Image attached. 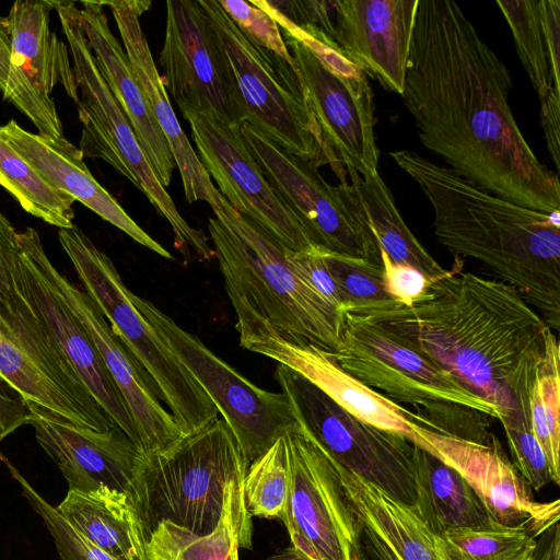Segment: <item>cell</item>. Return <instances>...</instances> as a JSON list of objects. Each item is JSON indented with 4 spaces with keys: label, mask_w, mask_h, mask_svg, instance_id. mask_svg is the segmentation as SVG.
I'll return each mask as SVG.
<instances>
[{
    "label": "cell",
    "mask_w": 560,
    "mask_h": 560,
    "mask_svg": "<svg viewBox=\"0 0 560 560\" xmlns=\"http://www.w3.org/2000/svg\"><path fill=\"white\" fill-rule=\"evenodd\" d=\"M512 75L452 0H418L401 97L421 143L480 188L518 206L560 210V183L510 105Z\"/></svg>",
    "instance_id": "6da1fadb"
},
{
    "label": "cell",
    "mask_w": 560,
    "mask_h": 560,
    "mask_svg": "<svg viewBox=\"0 0 560 560\" xmlns=\"http://www.w3.org/2000/svg\"><path fill=\"white\" fill-rule=\"evenodd\" d=\"M342 312L396 335L492 404L499 420L514 409L517 385L549 327L512 285L456 268L434 278L411 306L388 300Z\"/></svg>",
    "instance_id": "7a4b0ae2"
},
{
    "label": "cell",
    "mask_w": 560,
    "mask_h": 560,
    "mask_svg": "<svg viewBox=\"0 0 560 560\" xmlns=\"http://www.w3.org/2000/svg\"><path fill=\"white\" fill-rule=\"evenodd\" d=\"M390 156L429 200L439 242L456 257L481 261L559 329L560 212L504 200L415 151Z\"/></svg>",
    "instance_id": "3957f363"
},
{
    "label": "cell",
    "mask_w": 560,
    "mask_h": 560,
    "mask_svg": "<svg viewBox=\"0 0 560 560\" xmlns=\"http://www.w3.org/2000/svg\"><path fill=\"white\" fill-rule=\"evenodd\" d=\"M211 209L208 232L240 341L272 331L336 352L342 314L293 271L287 247L220 192Z\"/></svg>",
    "instance_id": "277c9868"
},
{
    "label": "cell",
    "mask_w": 560,
    "mask_h": 560,
    "mask_svg": "<svg viewBox=\"0 0 560 560\" xmlns=\"http://www.w3.org/2000/svg\"><path fill=\"white\" fill-rule=\"evenodd\" d=\"M247 467L222 418L160 451L142 454L133 505L147 538L163 521L198 535L211 533L220 521L229 483L243 477Z\"/></svg>",
    "instance_id": "5b68a950"
},
{
    "label": "cell",
    "mask_w": 560,
    "mask_h": 560,
    "mask_svg": "<svg viewBox=\"0 0 560 560\" xmlns=\"http://www.w3.org/2000/svg\"><path fill=\"white\" fill-rule=\"evenodd\" d=\"M58 240L112 330L136 360L182 435L202 430L219 411L149 319L137 308L110 258L75 225L60 229Z\"/></svg>",
    "instance_id": "8992f818"
},
{
    "label": "cell",
    "mask_w": 560,
    "mask_h": 560,
    "mask_svg": "<svg viewBox=\"0 0 560 560\" xmlns=\"http://www.w3.org/2000/svg\"><path fill=\"white\" fill-rule=\"evenodd\" d=\"M54 10L72 60L77 82L73 102L83 127L79 147L83 156L105 161L131 182L170 223L175 246L188 256L192 249L200 260L210 261L214 252L208 238L202 231L190 226L177 210L102 77L83 32L80 9L73 2L54 1Z\"/></svg>",
    "instance_id": "52a82bcc"
},
{
    "label": "cell",
    "mask_w": 560,
    "mask_h": 560,
    "mask_svg": "<svg viewBox=\"0 0 560 560\" xmlns=\"http://www.w3.org/2000/svg\"><path fill=\"white\" fill-rule=\"evenodd\" d=\"M235 93L241 121L318 167L335 168L296 66L249 40L218 0H198Z\"/></svg>",
    "instance_id": "ba28073f"
},
{
    "label": "cell",
    "mask_w": 560,
    "mask_h": 560,
    "mask_svg": "<svg viewBox=\"0 0 560 560\" xmlns=\"http://www.w3.org/2000/svg\"><path fill=\"white\" fill-rule=\"evenodd\" d=\"M275 377L299 427L336 463L389 498L415 506L411 441L359 420L284 365L278 364Z\"/></svg>",
    "instance_id": "9c48e42d"
},
{
    "label": "cell",
    "mask_w": 560,
    "mask_h": 560,
    "mask_svg": "<svg viewBox=\"0 0 560 560\" xmlns=\"http://www.w3.org/2000/svg\"><path fill=\"white\" fill-rule=\"evenodd\" d=\"M247 147L277 196L315 247L382 265L378 242L350 184H328L313 162L294 155L248 124Z\"/></svg>",
    "instance_id": "30bf717a"
},
{
    "label": "cell",
    "mask_w": 560,
    "mask_h": 560,
    "mask_svg": "<svg viewBox=\"0 0 560 560\" xmlns=\"http://www.w3.org/2000/svg\"><path fill=\"white\" fill-rule=\"evenodd\" d=\"M131 299L209 396L248 465L298 427L282 392L256 386L151 301L135 293Z\"/></svg>",
    "instance_id": "8fae6325"
},
{
    "label": "cell",
    "mask_w": 560,
    "mask_h": 560,
    "mask_svg": "<svg viewBox=\"0 0 560 560\" xmlns=\"http://www.w3.org/2000/svg\"><path fill=\"white\" fill-rule=\"evenodd\" d=\"M334 355L342 369L393 401L429 413L457 405L499 420L498 409L467 390L421 352L376 323L342 312L340 343Z\"/></svg>",
    "instance_id": "7c38bea8"
},
{
    "label": "cell",
    "mask_w": 560,
    "mask_h": 560,
    "mask_svg": "<svg viewBox=\"0 0 560 560\" xmlns=\"http://www.w3.org/2000/svg\"><path fill=\"white\" fill-rule=\"evenodd\" d=\"M0 378L31 401L75 424L116 427L94 400L46 330L28 298L0 293Z\"/></svg>",
    "instance_id": "4fadbf2b"
},
{
    "label": "cell",
    "mask_w": 560,
    "mask_h": 560,
    "mask_svg": "<svg viewBox=\"0 0 560 560\" xmlns=\"http://www.w3.org/2000/svg\"><path fill=\"white\" fill-rule=\"evenodd\" d=\"M284 438L289 492L280 520L290 545L311 560H361L362 526L334 458L299 424Z\"/></svg>",
    "instance_id": "5bb4252c"
},
{
    "label": "cell",
    "mask_w": 560,
    "mask_h": 560,
    "mask_svg": "<svg viewBox=\"0 0 560 560\" xmlns=\"http://www.w3.org/2000/svg\"><path fill=\"white\" fill-rule=\"evenodd\" d=\"M198 156L223 198L283 246L294 252L315 247L277 196L242 135L241 126L217 114L187 112Z\"/></svg>",
    "instance_id": "9a60e30c"
},
{
    "label": "cell",
    "mask_w": 560,
    "mask_h": 560,
    "mask_svg": "<svg viewBox=\"0 0 560 560\" xmlns=\"http://www.w3.org/2000/svg\"><path fill=\"white\" fill-rule=\"evenodd\" d=\"M52 10L48 0H19L10 8L11 68L3 97L39 135L60 139L63 128L50 94L59 84L73 101L77 82L68 45L50 28Z\"/></svg>",
    "instance_id": "2e32d148"
},
{
    "label": "cell",
    "mask_w": 560,
    "mask_h": 560,
    "mask_svg": "<svg viewBox=\"0 0 560 560\" xmlns=\"http://www.w3.org/2000/svg\"><path fill=\"white\" fill-rule=\"evenodd\" d=\"M284 38L338 178L347 183L350 170L361 176L378 173L373 94L366 75H339L301 43Z\"/></svg>",
    "instance_id": "e0dca14e"
},
{
    "label": "cell",
    "mask_w": 560,
    "mask_h": 560,
    "mask_svg": "<svg viewBox=\"0 0 560 560\" xmlns=\"http://www.w3.org/2000/svg\"><path fill=\"white\" fill-rule=\"evenodd\" d=\"M44 269L56 291L83 325L119 389L133 420L139 450L154 453L182 436L174 418L165 409L144 372L112 330L94 301L62 275L48 258L38 232L26 228L18 232Z\"/></svg>",
    "instance_id": "ac0fdd59"
},
{
    "label": "cell",
    "mask_w": 560,
    "mask_h": 560,
    "mask_svg": "<svg viewBox=\"0 0 560 560\" xmlns=\"http://www.w3.org/2000/svg\"><path fill=\"white\" fill-rule=\"evenodd\" d=\"M159 55L167 93L187 112L217 114L242 125L225 63L198 0H168Z\"/></svg>",
    "instance_id": "d6986e66"
},
{
    "label": "cell",
    "mask_w": 560,
    "mask_h": 560,
    "mask_svg": "<svg viewBox=\"0 0 560 560\" xmlns=\"http://www.w3.org/2000/svg\"><path fill=\"white\" fill-rule=\"evenodd\" d=\"M420 445L456 469L491 518L504 526H525L540 537L559 523L560 501L538 502L493 434L487 444L446 435L413 424Z\"/></svg>",
    "instance_id": "ffe728a7"
},
{
    "label": "cell",
    "mask_w": 560,
    "mask_h": 560,
    "mask_svg": "<svg viewBox=\"0 0 560 560\" xmlns=\"http://www.w3.org/2000/svg\"><path fill=\"white\" fill-rule=\"evenodd\" d=\"M27 402L36 441L59 468L68 490L91 491L105 486L126 493L133 502L142 453L118 427L98 432Z\"/></svg>",
    "instance_id": "44dd1931"
},
{
    "label": "cell",
    "mask_w": 560,
    "mask_h": 560,
    "mask_svg": "<svg viewBox=\"0 0 560 560\" xmlns=\"http://www.w3.org/2000/svg\"><path fill=\"white\" fill-rule=\"evenodd\" d=\"M240 345L299 373L359 420L415 441L413 424L421 423L420 415L402 408L351 375L340 366L334 352L304 340H289L272 331L252 336Z\"/></svg>",
    "instance_id": "7402d4cb"
},
{
    "label": "cell",
    "mask_w": 560,
    "mask_h": 560,
    "mask_svg": "<svg viewBox=\"0 0 560 560\" xmlns=\"http://www.w3.org/2000/svg\"><path fill=\"white\" fill-rule=\"evenodd\" d=\"M418 0H338L332 39L383 89L404 92Z\"/></svg>",
    "instance_id": "603a6c76"
},
{
    "label": "cell",
    "mask_w": 560,
    "mask_h": 560,
    "mask_svg": "<svg viewBox=\"0 0 560 560\" xmlns=\"http://www.w3.org/2000/svg\"><path fill=\"white\" fill-rule=\"evenodd\" d=\"M19 246L23 289L46 330L94 400L139 448L129 409L88 331L58 294L28 248L21 242Z\"/></svg>",
    "instance_id": "cb8c5ba5"
},
{
    "label": "cell",
    "mask_w": 560,
    "mask_h": 560,
    "mask_svg": "<svg viewBox=\"0 0 560 560\" xmlns=\"http://www.w3.org/2000/svg\"><path fill=\"white\" fill-rule=\"evenodd\" d=\"M116 23L121 44L132 71L149 102L154 120L163 132L175 165L179 171L184 195L189 203L206 201L212 208L219 190L185 135L162 75L153 60L140 16L150 9V1H105Z\"/></svg>",
    "instance_id": "d4e9b609"
},
{
    "label": "cell",
    "mask_w": 560,
    "mask_h": 560,
    "mask_svg": "<svg viewBox=\"0 0 560 560\" xmlns=\"http://www.w3.org/2000/svg\"><path fill=\"white\" fill-rule=\"evenodd\" d=\"M1 136L51 186L80 201L138 244L163 258L171 253L141 229L118 201L94 178L79 148L65 137L57 139L23 129L14 119L0 126Z\"/></svg>",
    "instance_id": "484cf974"
},
{
    "label": "cell",
    "mask_w": 560,
    "mask_h": 560,
    "mask_svg": "<svg viewBox=\"0 0 560 560\" xmlns=\"http://www.w3.org/2000/svg\"><path fill=\"white\" fill-rule=\"evenodd\" d=\"M104 7L105 1L82 2L80 18L83 32L102 77L128 118L158 179L166 187L176 166L172 152L153 118L124 47L109 27Z\"/></svg>",
    "instance_id": "4316f807"
},
{
    "label": "cell",
    "mask_w": 560,
    "mask_h": 560,
    "mask_svg": "<svg viewBox=\"0 0 560 560\" xmlns=\"http://www.w3.org/2000/svg\"><path fill=\"white\" fill-rule=\"evenodd\" d=\"M336 466L359 523L375 533L399 560H450L441 537L429 528L412 506L389 498L338 463Z\"/></svg>",
    "instance_id": "83f0119b"
},
{
    "label": "cell",
    "mask_w": 560,
    "mask_h": 560,
    "mask_svg": "<svg viewBox=\"0 0 560 560\" xmlns=\"http://www.w3.org/2000/svg\"><path fill=\"white\" fill-rule=\"evenodd\" d=\"M57 511L88 540L117 560H149L148 538L132 500L102 486L68 490Z\"/></svg>",
    "instance_id": "f1b7e54d"
},
{
    "label": "cell",
    "mask_w": 560,
    "mask_h": 560,
    "mask_svg": "<svg viewBox=\"0 0 560 560\" xmlns=\"http://www.w3.org/2000/svg\"><path fill=\"white\" fill-rule=\"evenodd\" d=\"M416 504L420 518L439 536L448 529L495 523L462 475L412 443Z\"/></svg>",
    "instance_id": "f546056e"
},
{
    "label": "cell",
    "mask_w": 560,
    "mask_h": 560,
    "mask_svg": "<svg viewBox=\"0 0 560 560\" xmlns=\"http://www.w3.org/2000/svg\"><path fill=\"white\" fill-rule=\"evenodd\" d=\"M243 477L228 486L217 527L198 535L168 521L148 537L149 560H238V549H252V522L243 498Z\"/></svg>",
    "instance_id": "4dcf8cb0"
},
{
    "label": "cell",
    "mask_w": 560,
    "mask_h": 560,
    "mask_svg": "<svg viewBox=\"0 0 560 560\" xmlns=\"http://www.w3.org/2000/svg\"><path fill=\"white\" fill-rule=\"evenodd\" d=\"M539 98L560 93V0H498Z\"/></svg>",
    "instance_id": "1f68e13d"
},
{
    "label": "cell",
    "mask_w": 560,
    "mask_h": 560,
    "mask_svg": "<svg viewBox=\"0 0 560 560\" xmlns=\"http://www.w3.org/2000/svg\"><path fill=\"white\" fill-rule=\"evenodd\" d=\"M347 172L380 248L394 262L410 265L429 278L445 275L448 270L440 266L405 223L392 191L380 174L361 176L353 170Z\"/></svg>",
    "instance_id": "d6a6232c"
},
{
    "label": "cell",
    "mask_w": 560,
    "mask_h": 560,
    "mask_svg": "<svg viewBox=\"0 0 560 560\" xmlns=\"http://www.w3.org/2000/svg\"><path fill=\"white\" fill-rule=\"evenodd\" d=\"M559 364V342L547 327L528 389V410L532 429L548 462L551 482L557 486L560 483Z\"/></svg>",
    "instance_id": "836d02e7"
},
{
    "label": "cell",
    "mask_w": 560,
    "mask_h": 560,
    "mask_svg": "<svg viewBox=\"0 0 560 560\" xmlns=\"http://www.w3.org/2000/svg\"><path fill=\"white\" fill-rule=\"evenodd\" d=\"M0 185L30 214L60 229L73 224L74 199L51 186L0 133Z\"/></svg>",
    "instance_id": "e575fe53"
},
{
    "label": "cell",
    "mask_w": 560,
    "mask_h": 560,
    "mask_svg": "<svg viewBox=\"0 0 560 560\" xmlns=\"http://www.w3.org/2000/svg\"><path fill=\"white\" fill-rule=\"evenodd\" d=\"M242 490L250 516L281 518L289 492V453L284 435L248 465Z\"/></svg>",
    "instance_id": "d590c367"
},
{
    "label": "cell",
    "mask_w": 560,
    "mask_h": 560,
    "mask_svg": "<svg viewBox=\"0 0 560 560\" xmlns=\"http://www.w3.org/2000/svg\"><path fill=\"white\" fill-rule=\"evenodd\" d=\"M440 537L450 560H513L539 538L525 526L499 523L453 528Z\"/></svg>",
    "instance_id": "8d00e7d4"
},
{
    "label": "cell",
    "mask_w": 560,
    "mask_h": 560,
    "mask_svg": "<svg viewBox=\"0 0 560 560\" xmlns=\"http://www.w3.org/2000/svg\"><path fill=\"white\" fill-rule=\"evenodd\" d=\"M535 364L536 362L516 388L514 409L499 421L505 433L511 462L530 489L539 491L551 482V477L546 455L534 434L529 419L528 389Z\"/></svg>",
    "instance_id": "74e56055"
},
{
    "label": "cell",
    "mask_w": 560,
    "mask_h": 560,
    "mask_svg": "<svg viewBox=\"0 0 560 560\" xmlns=\"http://www.w3.org/2000/svg\"><path fill=\"white\" fill-rule=\"evenodd\" d=\"M3 463L13 479L20 485L28 504L49 532L60 560H117L82 536L57 511L56 506L35 490L9 459Z\"/></svg>",
    "instance_id": "f35d334b"
},
{
    "label": "cell",
    "mask_w": 560,
    "mask_h": 560,
    "mask_svg": "<svg viewBox=\"0 0 560 560\" xmlns=\"http://www.w3.org/2000/svg\"><path fill=\"white\" fill-rule=\"evenodd\" d=\"M319 253L343 294L341 313L350 307L390 300L385 292L382 265L323 248H319Z\"/></svg>",
    "instance_id": "ab89813d"
},
{
    "label": "cell",
    "mask_w": 560,
    "mask_h": 560,
    "mask_svg": "<svg viewBox=\"0 0 560 560\" xmlns=\"http://www.w3.org/2000/svg\"><path fill=\"white\" fill-rule=\"evenodd\" d=\"M218 2L249 40L277 55L291 66H295L279 25L266 11L250 1L218 0Z\"/></svg>",
    "instance_id": "60d3db41"
},
{
    "label": "cell",
    "mask_w": 560,
    "mask_h": 560,
    "mask_svg": "<svg viewBox=\"0 0 560 560\" xmlns=\"http://www.w3.org/2000/svg\"><path fill=\"white\" fill-rule=\"evenodd\" d=\"M285 258L301 279L341 313L345 306L343 294L328 270L318 247L306 252L285 248Z\"/></svg>",
    "instance_id": "b9f144b4"
},
{
    "label": "cell",
    "mask_w": 560,
    "mask_h": 560,
    "mask_svg": "<svg viewBox=\"0 0 560 560\" xmlns=\"http://www.w3.org/2000/svg\"><path fill=\"white\" fill-rule=\"evenodd\" d=\"M380 253L384 288L389 299L405 306L420 301L434 278H429L410 265L394 262L382 248Z\"/></svg>",
    "instance_id": "7bdbcfd3"
},
{
    "label": "cell",
    "mask_w": 560,
    "mask_h": 560,
    "mask_svg": "<svg viewBox=\"0 0 560 560\" xmlns=\"http://www.w3.org/2000/svg\"><path fill=\"white\" fill-rule=\"evenodd\" d=\"M18 232L0 211V293L19 302L27 301L19 265Z\"/></svg>",
    "instance_id": "ee69618b"
},
{
    "label": "cell",
    "mask_w": 560,
    "mask_h": 560,
    "mask_svg": "<svg viewBox=\"0 0 560 560\" xmlns=\"http://www.w3.org/2000/svg\"><path fill=\"white\" fill-rule=\"evenodd\" d=\"M30 423L27 400L0 378V443L19 428Z\"/></svg>",
    "instance_id": "f6af8a7d"
},
{
    "label": "cell",
    "mask_w": 560,
    "mask_h": 560,
    "mask_svg": "<svg viewBox=\"0 0 560 560\" xmlns=\"http://www.w3.org/2000/svg\"><path fill=\"white\" fill-rule=\"evenodd\" d=\"M540 122L550 158L560 170V93L552 91L540 101Z\"/></svg>",
    "instance_id": "bcb514c9"
},
{
    "label": "cell",
    "mask_w": 560,
    "mask_h": 560,
    "mask_svg": "<svg viewBox=\"0 0 560 560\" xmlns=\"http://www.w3.org/2000/svg\"><path fill=\"white\" fill-rule=\"evenodd\" d=\"M536 560H560L559 523L555 524L537 539Z\"/></svg>",
    "instance_id": "7dc6e473"
},
{
    "label": "cell",
    "mask_w": 560,
    "mask_h": 560,
    "mask_svg": "<svg viewBox=\"0 0 560 560\" xmlns=\"http://www.w3.org/2000/svg\"><path fill=\"white\" fill-rule=\"evenodd\" d=\"M11 68V40L7 18L0 15V91H5Z\"/></svg>",
    "instance_id": "c3c4849f"
},
{
    "label": "cell",
    "mask_w": 560,
    "mask_h": 560,
    "mask_svg": "<svg viewBox=\"0 0 560 560\" xmlns=\"http://www.w3.org/2000/svg\"><path fill=\"white\" fill-rule=\"evenodd\" d=\"M362 526V547L375 560H399L392 549L370 528Z\"/></svg>",
    "instance_id": "681fc988"
},
{
    "label": "cell",
    "mask_w": 560,
    "mask_h": 560,
    "mask_svg": "<svg viewBox=\"0 0 560 560\" xmlns=\"http://www.w3.org/2000/svg\"><path fill=\"white\" fill-rule=\"evenodd\" d=\"M267 560H311L293 548L291 545L272 555Z\"/></svg>",
    "instance_id": "f907efd6"
},
{
    "label": "cell",
    "mask_w": 560,
    "mask_h": 560,
    "mask_svg": "<svg viewBox=\"0 0 560 560\" xmlns=\"http://www.w3.org/2000/svg\"><path fill=\"white\" fill-rule=\"evenodd\" d=\"M536 551H537V540L524 549L517 557L513 560H536Z\"/></svg>",
    "instance_id": "816d5d0a"
},
{
    "label": "cell",
    "mask_w": 560,
    "mask_h": 560,
    "mask_svg": "<svg viewBox=\"0 0 560 560\" xmlns=\"http://www.w3.org/2000/svg\"><path fill=\"white\" fill-rule=\"evenodd\" d=\"M361 560H369V559H368V557H366V552H365V551H364V553L362 555Z\"/></svg>",
    "instance_id": "f5cc1de1"
}]
</instances>
